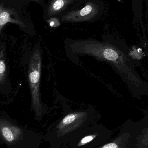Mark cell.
Masks as SVG:
<instances>
[{"mask_svg": "<svg viewBox=\"0 0 148 148\" xmlns=\"http://www.w3.org/2000/svg\"><path fill=\"white\" fill-rule=\"evenodd\" d=\"M54 23L53 22H51L50 23V26H51V27H53V25H54Z\"/></svg>", "mask_w": 148, "mask_h": 148, "instance_id": "obj_10", "label": "cell"}, {"mask_svg": "<svg viewBox=\"0 0 148 148\" xmlns=\"http://www.w3.org/2000/svg\"><path fill=\"white\" fill-rule=\"evenodd\" d=\"M64 5V2L63 0H57L53 5V8L55 10L60 9Z\"/></svg>", "mask_w": 148, "mask_h": 148, "instance_id": "obj_7", "label": "cell"}, {"mask_svg": "<svg viewBox=\"0 0 148 148\" xmlns=\"http://www.w3.org/2000/svg\"><path fill=\"white\" fill-rule=\"evenodd\" d=\"M93 139H94V136H86L82 140L81 143L83 144H85L93 140Z\"/></svg>", "mask_w": 148, "mask_h": 148, "instance_id": "obj_8", "label": "cell"}, {"mask_svg": "<svg viewBox=\"0 0 148 148\" xmlns=\"http://www.w3.org/2000/svg\"><path fill=\"white\" fill-rule=\"evenodd\" d=\"M9 15L7 12H3L0 14V25L3 26L8 21Z\"/></svg>", "mask_w": 148, "mask_h": 148, "instance_id": "obj_4", "label": "cell"}, {"mask_svg": "<svg viewBox=\"0 0 148 148\" xmlns=\"http://www.w3.org/2000/svg\"><path fill=\"white\" fill-rule=\"evenodd\" d=\"M103 148H118V147L115 143H110L105 145Z\"/></svg>", "mask_w": 148, "mask_h": 148, "instance_id": "obj_9", "label": "cell"}, {"mask_svg": "<svg viewBox=\"0 0 148 148\" xmlns=\"http://www.w3.org/2000/svg\"><path fill=\"white\" fill-rule=\"evenodd\" d=\"M40 134L22 127L11 121L0 119V146L7 148H39Z\"/></svg>", "mask_w": 148, "mask_h": 148, "instance_id": "obj_1", "label": "cell"}, {"mask_svg": "<svg viewBox=\"0 0 148 148\" xmlns=\"http://www.w3.org/2000/svg\"><path fill=\"white\" fill-rule=\"evenodd\" d=\"M92 10V8L91 6H86L84 7L83 9L81 10L80 12V14L82 16H84L87 15L91 12Z\"/></svg>", "mask_w": 148, "mask_h": 148, "instance_id": "obj_6", "label": "cell"}, {"mask_svg": "<svg viewBox=\"0 0 148 148\" xmlns=\"http://www.w3.org/2000/svg\"><path fill=\"white\" fill-rule=\"evenodd\" d=\"M41 54L38 50L34 51L30 60L29 80L32 95V106L36 116L39 117L42 114L43 109L40 99V82L41 77Z\"/></svg>", "mask_w": 148, "mask_h": 148, "instance_id": "obj_2", "label": "cell"}, {"mask_svg": "<svg viewBox=\"0 0 148 148\" xmlns=\"http://www.w3.org/2000/svg\"><path fill=\"white\" fill-rule=\"evenodd\" d=\"M75 115L74 114H70L63 118L62 122L65 124H70V123L73 122L75 120Z\"/></svg>", "mask_w": 148, "mask_h": 148, "instance_id": "obj_5", "label": "cell"}, {"mask_svg": "<svg viewBox=\"0 0 148 148\" xmlns=\"http://www.w3.org/2000/svg\"><path fill=\"white\" fill-rule=\"evenodd\" d=\"M6 71V67L3 57V51H0V83L4 81Z\"/></svg>", "mask_w": 148, "mask_h": 148, "instance_id": "obj_3", "label": "cell"}]
</instances>
